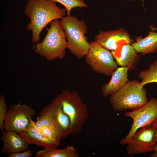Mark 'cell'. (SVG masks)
<instances>
[{
	"label": "cell",
	"mask_w": 157,
	"mask_h": 157,
	"mask_svg": "<svg viewBox=\"0 0 157 157\" xmlns=\"http://www.w3.org/2000/svg\"><path fill=\"white\" fill-rule=\"evenodd\" d=\"M32 106L19 102L9 108L4 122V131H12L19 134L27 128L36 115Z\"/></svg>",
	"instance_id": "ba28073f"
},
{
	"label": "cell",
	"mask_w": 157,
	"mask_h": 157,
	"mask_svg": "<svg viewBox=\"0 0 157 157\" xmlns=\"http://www.w3.org/2000/svg\"><path fill=\"white\" fill-rule=\"evenodd\" d=\"M24 13L30 21L27 29L31 31L32 42L36 43L40 40L44 28L53 21L62 19L66 14V10L59 8L51 0H29Z\"/></svg>",
	"instance_id": "6da1fadb"
},
{
	"label": "cell",
	"mask_w": 157,
	"mask_h": 157,
	"mask_svg": "<svg viewBox=\"0 0 157 157\" xmlns=\"http://www.w3.org/2000/svg\"><path fill=\"white\" fill-rule=\"evenodd\" d=\"M60 104L70 122L71 134L81 131L89 112L87 106L75 91L64 90L53 99Z\"/></svg>",
	"instance_id": "3957f363"
},
{
	"label": "cell",
	"mask_w": 157,
	"mask_h": 157,
	"mask_svg": "<svg viewBox=\"0 0 157 157\" xmlns=\"http://www.w3.org/2000/svg\"><path fill=\"white\" fill-rule=\"evenodd\" d=\"M8 111L6 98L4 95L1 94L0 95V128L2 134L4 131L3 129L4 122Z\"/></svg>",
	"instance_id": "44dd1931"
},
{
	"label": "cell",
	"mask_w": 157,
	"mask_h": 157,
	"mask_svg": "<svg viewBox=\"0 0 157 157\" xmlns=\"http://www.w3.org/2000/svg\"><path fill=\"white\" fill-rule=\"evenodd\" d=\"M127 67H118L111 76L109 82L102 87L101 92L105 97L110 95L123 87L128 82Z\"/></svg>",
	"instance_id": "2e32d148"
},
{
	"label": "cell",
	"mask_w": 157,
	"mask_h": 157,
	"mask_svg": "<svg viewBox=\"0 0 157 157\" xmlns=\"http://www.w3.org/2000/svg\"><path fill=\"white\" fill-rule=\"evenodd\" d=\"M61 140L71 134L69 119L60 104L53 100L44 107Z\"/></svg>",
	"instance_id": "8fae6325"
},
{
	"label": "cell",
	"mask_w": 157,
	"mask_h": 157,
	"mask_svg": "<svg viewBox=\"0 0 157 157\" xmlns=\"http://www.w3.org/2000/svg\"><path fill=\"white\" fill-rule=\"evenodd\" d=\"M152 125L157 129V119L152 124Z\"/></svg>",
	"instance_id": "484cf974"
},
{
	"label": "cell",
	"mask_w": 157,
	"mask_h": 157,
	"mask_svg": "<svg viewBox=\"0 0 157 157\" xmlns=\"http://www.w3.org/2000/svg\"><path fill=\"white\" fill-rule=\"evenodd\" d=\"M28 145L33 144L38 147L57 148L58 146L46 137L31 119L27 128L19 134Z\"/></svg>",
	"instance_id": "4fadbf2b"
},
{
	"label": "cell",
	"mask_w": 157,
	"mask_h": 157,
	"mask_svg": "<svg viewBox=\"0 0 157 157\" xmlns=\"http://www.w3.org/2000/svg\"><path fill=\"white\" fill-rule=\"evenodd\" d=\"M95 40L108 50L116 51L122 44H131L133 42L124 29L107 31H100L94 37Z\"/></svg>",
	"instance_id": "30bf717a"
},
{
	"label": "cell",
	"mask_w": 157,
	"mask_h": 157,
	"mask_svg": "<svg viewBox=\"0 0 157 157\" xmlns=\"http://www.w3.org/2000/svg\"><path fill=\"white\" fill-rule=\"evenodd\" d=\"M1 137L3 142L1 152L9 155L28 149V145L19 134L12 131H4Z\"/></svg>",
	"instance_id": "5bb4252c"
},
{
	"label": "cell",
	"mask_w": 157,
	"mask_h": 157,
	"mask_svg": "<svg viewBox=\"0 0 157 157\" xmlns=\"http://www.w3.org/2000/svg\"><path fill=\"white\" fill-rule=\"evenodd\" d=\"M85 62L98 73L111 76L118 68L112 53L96 41L90 43Z\"/></svg>",
	"instance_id": "8992f818"
},
{
	"label": "cell",
	"mask_w": 157,
	"mask_h": 157,
	"mask_svg": "<svg viewBox=\"0 0 157 157\" xmlns=\"http://www.w3.org/2000/svg\"><path fill=\"white\" fill-rule=\"evenodd\" d=\"M157 129L152 124L143 127L133 135L127 144V155H136L153 151L155 143L154 140Z\"/></svg>",
	"instance_id": "9c48e42d"
},
{
	"label": "cell",
	"mask_w": 157,
	"mask_h": 157,
	"mask_svg": "<svg viewBox=\"0 0 157 157\" xmlns=\"http://www.w3.org/2000/svg\"><path fill=\"white\" fill-rule=\"evenodd\" d=\"M138 77L142 86L148 83H157V60L150 64L147 69L140 72Z\"/></svg>",
	"instance_id": "d6986e66"
},
{
	"label": "cell",
	"mask_w": 157,
	"mask_h": 157,
	"mask_svg": "<svg viewBox=\"0 0 157 157\" xmlns=\"http://www.w3.org/2000/svg\"><path fill=\"white\" fill-rule=\"evenodd\" d=\"M144 0H142V3L143 4V1H144Z\"/></svg>",
	"instance_id": "4316f807"
},
{
	"label": "cell",
	"mask_w": 157,
	"mask_h": 157,
	"mask_svg": "<svg viewBox=\"0 0 157 157\" xmlns=\"http://www.w3.org/2000/svg\"><path fill=\"white\" fill-rule=\"evenodd\" d=\"M33 153L31 149H28L21 152H18L10 154L8 157H31Z\"/></svg>",
	"instance_id": "7402d4cb"
},
{
	"label": "cell",
	"mask_w": 157,
	"mask_h": 157,
	"mask_svg": "<svg viewBox=\"0 0 157 157\" xmlns=\"http://www.w3.org/2000/svg\"><path fill=\"white\" fill-rule=\"evenodd\" d=\"M135 42L131 45L138 53L143 55L157 51V32H149L147 36L144 38L141 36L136 37Z\"/></svg>",
	"instance_id": "e0dca14e"
},
{
	"label": "cell",
	"mask_w": 157,
	"mask_h": 157,
	"mask_svg": "<svg viewBox=\"0 0 157 157\" xmlns=\"http://www.w3.org/2000/svg\"><path fill=\"white\" fill-rule=\"evenodd\" d=\"M56 2L59 3L63 5L66 10L67 15H70V11L73 8H85L87 5L84 0H51Z\"/></svg>",
	"instance_id": "ffe728a7"
},
{
	"label": "cell",
	"mask_w": 157,
	"mask_h": 157,
	"mask_svg": "<svg viewBox=\"0 0 157 157\" xmlns=\"http://www.w3.org/2000/svg\"><path fill=\"white\" fill-rule=\"evenodd\" d=\"M154 153L152 154L151 156V157H157V142L156 143L153 147Z\"/></svg>",
	"instance_id": "603a6c76"
},
{
	"label": "cell",
	"mask_w": 157,
	"mask_h": 157,
	"mask_svg": "<svg viewBox=\"0 0 157 157\" xmlns=\"http://www.w3.org/2000/svg\"><path fill=\"white\" fill-rule=\"evenodd\" d=\"M35 122L37 127L43 135L58 147L59 146L61 140L44 107L40 112Z\"/></svg>",
	"instance_id": "9a60e30c"
},
{
	"label": "cell",
	"mask_w": 157,
	"mask_h": 157,
	"mask_svg": "<svg viewBox=\"0 0 157 157\" xmlns=\"http://www.w3.org/2000/svg\"><path fill=\"white\" fill-rule=\"evenodd\" d=\"M154 140L155 143L157 142V131L154 134Z\"/></svg>",
	"instance_id": "cb8c5ba5"
},
{
	"label": "cell",
	"mask_w": 157,
	"mask_h": 157,
	"mask_svg": "<svg viewBox=\"0 0 157 157\" xmlns=\"http://www.w3.org/2000/svg\"><path fill=\"white\" fill-rule=\"evenodd\" d=\"M61 19L60 22L66 35L67 49L78 58H83L87 54L90 47V43L85 35L87 32L85 22L71 15Z\"/></svg>",
	"instance_id": "5b68a950"
},
{
	"label": "cell",
	"mask_w": 157,
	"mask_h": 157,
	"mask_svg": "<svg viewBox=\"0 0 157 157\" xmlns=\"http://www.w3.org/2000/svg\"><path fill=\"white\" fill-rule=\"evenodd\" d=\"M49 26L46 28L47 33L43 40L33 45V49L47 61L62 59L67 49L66 35L58 19L50 23Z\"/></svg>",
	"instance_id": "7a4b0ae2"
},
{
	"label": "cell",
	"mask_w": 157,
	"mask_h": 157,
	"mask_svg": "<svg viewBox=\"0 0 157 157\" xmlns=\"http://www.w3.org/2000/svg\"><path fill=\"white\" fill-rule=\"evenodd\" d=\"M149 28L151 30V31H155L157 30V27H154L152 25H151L149 26Z\"/></svg>",
	"instance_id": "d4e9b609"
},
{
	"label": "cell",
	"mask_w": 157,
	"mask_h": 157,
	"mask_svg": "<svg viewBox=\"0 0 157 157\" xmlns=\"http://www.w3.org/2000/svg\"><path fill=\"white\" fill-rule=\"evenodd\" d=\"M117 65L127 67L131 71L136 67L140 60L138 53L130 44H125L116 51H111Z\"/></svg>",
	"instance_id": "7c38bea8"
},
{
	"label": "cell",
	"mask_w": 157,
	"mask_h": 157,
	"mask_svg": "<svg viewBox=\"0 0 157 157\" xmlns=\"http://www.w3.org/2000/svg\"><path fill=\"white\" fill-rule=\"evenodd\" d=\"M146 89L136 80L129 81L122 88L110 95L113 109L122 111L137 110L148 101Z\"/></svg>",
	"instance_id": "277c9868"
},
{
	"label": "cell",
	"mask_w": 157,
	"mask_h": 157,
	"mask_svg": "<svg viewBox=\"0 0 157 157\" xmlns=\"http://www.w3.org/2000/svg\"><path fill=\"white\" fill-rule=\"evenodd\" d=\"M124 115L131 118L133 123L128 134L120 141V144L123 145L131 141L133 135L139 129L152 124L157 119V99L151 98L142 107L135 110L126 112Z\"/></svg>",
	"instance_id": "52a82bcc"
},
{
	"label": "cell",
	"mask_w": 157,
	"mask_h": 157,
	"mask_svg": "<svg viewBox=\"0 0 157 157\" xmlns=\"http://www.w3.org/2000/svg\"><path fill=\"white\" fill-rule=\"evenodd\" d=\"M78 155L76 148L72 146H67L62 149L56 148L47 147L38 151L35 154L36 157H78Z\"/></svg>",
	"instance_id": "ac0fdd59"
}]
</instances>
